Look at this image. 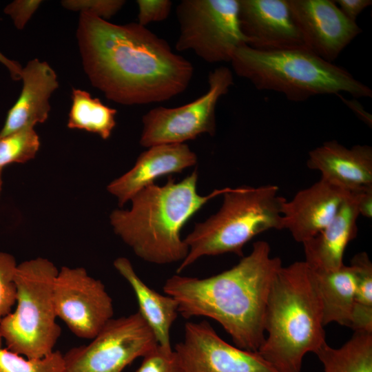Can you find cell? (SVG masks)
<instances>
[{
  "instance_id": "obj_27",
  "label": "cell",
  "mask_w": 372,
  "mask_h": 372,
  "mask_svg": "<svg viewBox=\"0 0 372 372\" xmlns=\"http://www.w3.org/2000/svg\"><path fill=\"white\" fill-rule=\"evenodd\" d=\"M18 264L10 254L0 251V322L17 301L15 273Z\"/></svg>"
},
{
  "instance_id": "obj_20",
  "label": "cell",
  "mask_w": 372,
  "mask_h": 372,
  "mask_svg": "<svg viewBox=\"0 0 372 372\" xmlns=\"http://www.w3.org/2000/svg\"><path fill=\"white\" fill-rule=\"evenodd\" d=\"M113 265L132 289L138 305V311L152 329L158 346L172 349L170 332L179 314L176 300L170 296L159 293L145 284L127 258H117Z\"/></svg>"
},
{
  "instance_id": "obj_32",
  "label": "cell",
  "mask_w": 372,
  "mask_h": 372,
  "mask_svg": "<svg viewBox=\"0 0 372 372\" xmlns=\"http://www.w3.org/2000/svg\"><path fill=\"white\" fill-rule=\"evenodd\" d=\"M342 13L349 20L355 22L358 16L372 4L371 0H336L334 1Z\"/></svg>"
},
{
  "instance_id": "obj_23",
  "label": "cell",
  "mask_w": 372,
  "mask_h": 372,
  "mask_svg": "<svg viewBox=\"0 0 372 372\" xmlns=\"http://www.w3.org/2000/svg\"><path fill=\"white\" fill-rule=\"evenodd\" d=\"M116 110L103 104L98 98L80 89H73L68 127L82 130L110 138L116 126Z\"/></svg>"
},
{
  "instance_id": "obj_13",
  "label": "cell",
  "mask_w": 372,
  "mask_h": 372,
  "mask_svg": "<svg viewBox=\"0 0 372 372\" xmlns=\"http://www.w3.org/2000/svg\"><path fill=\"white\" fill-rule=\"evenodd\" d=\"M305 48L332 62L362 32L334 1L287 0Z\"/></svg>"
},
{
  "instance_id": "obj_4",
  "label": "cell",
  "mask_w": 372,
  "mask_h": 372,
  "mask_svg": "<svg viewBox=\"0 0 372 372\" xmlns=\"http://www.w3.org/2000/svg\"><path fill=\"white\" fill-rule=\"evenodd\" d=\"M322 303L304 261L282 267L267 297L265 340L258 352L278 372H300L304 355L324 343Z\"/></svg>"
},
{
  "instance_id": "obj_34",
  "label": "cell",
  "mask_w": 372,
  "mask_h": 372,
  "mask_svg": "<svg viewBox=\"0 0 372 372\" xmlns=\"http://www.w3.org/2000/svg\"><path fill=\"white\" fill-rule=\"evenodd\" d=\"M343 103L346 104L356 115L357 116L365 123L369 126L371 127L372 118L371 115L368 113L362 105L357 101L355 99H347L338 94Z\"/></svg>"
},
{
  "instance_id": "obj_9",
  "label": "cell",
  "mask_w": 372,
  "mask_h": 372,
  "mask_svg": "<svg viewBox=\"0 0 372 372\" xmlns=\"http://www.w3.org/2000/svg\"><path fill=\"white\" fill-rule=\"evenodd\" d=\"M91 340L63 354L64 372H122L158 345L138 311L112 318Z\"/></svg>"
},
{
  "instance_id": "obj_19",
  "label": "cell",
  "mask_w": 372,
  "mask_h": 372,
  "mask_svg": "<svg viewBox=\"0 0 372 372\" xmlns=\"http://www.w3.org/2000/svg\"><path fill=\"white\" fill-rule=\"evenodd\" d=\"M359 216L357 195L351 191L333 220L315 236L302 243L304 262L311 269L331 271L344 265V251L357 236Z\"/></svg>"
},
{
  "instance_id": "obj_22",
  "label": "cell",
  "mask_w": 372,
  "mask_h": 372,
  "mask_svg": "<svg viewBox=\"0 0 372 372\" xmlns=\"http://www.w3.org/2000/svg\"><path fill=\"white\" fill-rule=\"evenodd\" d=\"M324 372H372V331H354L338 348L324 343L316 353Z\"/></svg>"
},
{
  "instance_id": "obj_29",
  "label": "cell",
  "mask_w": 372,
  "mask_h": 372,
  "mask_svg": "<svg viewBox=\"0 0 372 372\" xmlns=\"http://www.w3.org/2000/svg\"><path fill=\"white\" fill-rule=\"evenodd\" d=\"M136 372H185L180 360L172 349H165L160 346L143 358V361Z\"/></svg>"
},
{
  "instance_id": "obj_15",
  "label": "cell",
  "mask_w": 372,
  "mask_h": 372,
  "mask_svg": "<svg viewBox=\"0 0 372 372\" xmlns=\"http://www.w3.org/2000/svg\"><path fill=\"white\" fill-rule=\"evenodd\" d=\"M351 192L320 178L283 204L285 229L300 243L315 236L334 218Z\"/></svg>"
},
{
  "instance_id": "obj_18",
  "label": "cell",
  "mask_w": 372,
  "mask_h": 372,
  "mask_svg": "<svg viewBox=\"0 0 372 372\" xmlns=\"http://www.w3.org/2000/svg\"><path fill=\"white\" fill-rule=\"evenodd\" d=\"M307 165L350 192L372 185V147L367 145L348 148L337 141H326L309 152Z\"/></svg>"
},
{
  "instance_id": "obj_26",
  "label": "cell",
  "mask_w": 372,
  "mask_h": 372,
  "mask_svg": "<svg viewBox=\"0 0 372 372\" xmlns=\"http://www.w3.org/2000/svg\"><path fill=\"white\" fill-rule=\"evenodd\" d=\"M0 335V372H64L63 354L54 351L40 359H28L2 346Z\"/></svg>"
},
{
  "instance_id": "obj_31",
  "label": "cell",
  "mask_w": 372,
  "mask_h": 372,
  "mask_svg": "<svg viewBox=\"0 0 372 372\" xmlns=\"http://www.w3.org/2000/svg\"><path fill=\"white\" fill-rule=\"evenodd\" d=\"M41 3L40 0H15L8 4L3 12L10 17L18 30H22Z\"/></svg>"
},
{
  "instance_id": "obj_28",
  "label": "cell",
  "mask_w": 372,
  "mask_h": 372,
  "mask_svg": "<svg viewBox=\"0 0 372 372\" xmlns=\"http://www.w3.org/2000/svg\"><path fill=\"white\" fill-rule=\"evenodd\" d=\"M123 0H64L62 6L70 10L87 13L107 21L124 6Z\"/></svg>"
},
{
  "instance_id": "obj_17",
  "label": "cell",
  "mask_w": 372,
  "mask_h": 372,
  "mask_svg": "<svg viewBox=\"0 0 372 372\" xmlns=\"http://www.w3.org/2000/svg\"><path fill=\"white\" fill-rule=\"evenodd\" d=\"M23 87L15 103L8 110L0 136L44 123L50 110L49 99L58 88L54 70L38 59L30 61L22 69Z\"/></svg>"
},
{
  "instance_id": "obj_5",
  "label": "cell",
  "mask_w": 372,
  "mask_h": 372,
  "mask_svg": "<svg viewBox=\"0 0 372 372\" xmlns=\"http://www.w3.org/2000/svg\"><path fill=\"white\" fill-rule=\"evenodd\" d=\"M230 62L234 72L258 90L282 93L291 101L342 92L355 98L372 96L371 89L347 70L304 47L261 50L245 44L235 50Z\"/></svg>"
},
{
  "instance_id": "obj_14",
  "label": "cell",
  "mask_w": 372,
  "mask_h": 372,
  "mask_svg": "<svg viewBox=\"0 0 372 372\" xmlns=\"http://www.w3.org/2000/svg\"><path fill=\"white\" fill-rule=\"evenodd\" d=\"M238 21L247 45L252 48L304 47L287 0H238Z\"/></svg>"
},
{
  "instance_id": "obj_3",
  "label": "cell",
  "mask_w": 372,
  "mask_h": 372,
  "mask_svg": "<svg viewBox=\"0 0 372 372\" xmlns=\"http://www.w3.org/2000/svg\"><path fill=\"white\" fill-rule=\"evenodd\" d=\"M198 178V170L194 169L180 182L169 176L162 186L147 185L132 198L130 209H116L111 213L114 233L145 262H181L189 251L180 238L183 227L209 200L229 188L201 196L197 192Z\"/></svg>"
},
{
  "instance_id": "obj_10",
  "label": "cell",
  "mask_w": 372,
  "mask_h": 372,
  "mask_svg": "<svg viewBox=\"0 0 372 372\" xmlns=\"http://www.w3.org/2000/svg\"><path fill=\"white\" fill-rule=\"evenodd\" d=\"M234 84L229 68L220 66L208 76L207 91L196 100L176 107L158 106L142 118L140 144L145 147L172 143H185L203 134L214 136L216 109L220 97Z\"/></svg>"
},
{
  "instance_id": "obj_2",
  "label": "cell",
  "mask_w": 372,
  "mask_h": 372,
  "mask_svg": "<svg viewBox=\"0 0 372 372\" xmlns=\"http://www.w3.org/2000/svg\"><path fill=\"white\" fill-rule=\"evenodd\" d=\"M282 267L269 243L260 240L233 267L203 278L176 273L166 280L163 290L176 300L183 318L214 320L235 346L255 352L265 340L267 297Z\"/></svg>"
},
{
  "instance_id": "obj_7",
  "label": "cell",
  "mask_w": 372,
  "mask_h": 372,
  "mask_svg": "<svg viewBox=\"0 0 372 372\" xmlns=\"http://www.w3.org/2000/svg\"><path fill=\"white\" fill-rule=\"evenodd\" d=\"M58 271L42 257L17 265V306L0 322V335L9 350L28 359L43 358L54 351L61 332L53 299Z\"/></svg>"
},
{
  "instance_id": "obj_30",
  "label": "cell",
  "mask_w": 372,
  "mask_h": 372,
  "mask_svg": "<svg viewBox=\"0 0 372 372\" xmlns=\"http://www.w3.org/2000/svg\"><path fill=\"white\" fill-rule=\"evenodd\" d=\"M138 20L145 26L152 22L162 21L170 14L172 2L169 0H137Z\"/></svg>"
},
{
  "instance_id": "obj_16",
  "label": "cell",
  "mask_w": 372,
  "mask_h": 372,
  "mask_svg": "<svg viewBox=\"0 0 372 372\" xmlns=\"http://www.w3.org/2000/svg\"><path fill=\"white\" fill-rule=\"evenodd\" d=\"M197 156L185 143L152 146L141 153L134 167L112 180L107 190L114 196L120 207L162 176L182 172L197 163Z\"/></svg>"
},
{
  "instance_id": "obj_24",
  "label": "cell",
  "mask_w": 372,
  "mask_h": 372,
  "mask_svg": "<svg viewBox=\"0 0 372 372\" xmlns=\"http://www.w3.org/2000/svg\"><path fill=\"white\" fill-rule=\"evenodd\" d=\"M349 266L355 277L351 328L372 331V262L369 255L362 251L352 258Z\"/></svg>"
},
{
  "instance_id": "obj_1",
  "label": "cell",
  "mask_w": 372,
  "mask_h": 372,
  "mask_svg": "<svg viewBox=\"0 0 372 372\" xmlns=\"http://www.w3.org/2000/svg\"><path fill=\"white\" fill-rule=\"evenodd\" d=\"M76 38L92 85L117 103L165 101L183 92L192 81V63L138 23L118 25L80 13Z\"/></svg>"
},
{
  "instance_id": "obj_36",
  "label": "cell",
  "mask_w": 372,
  "mask_h": 372,
  "mask_svg": "<svg viewBox=\"0 0 372 372\" xmlns=\"http://www.w3.org/2000/svg\"><path fill=\"white\" fill-rule=\"evenodd\" d=\"M2 184H3V180H2V171L0 170V195H1V189H2Z\"/></svg>"
},
{
  "instance_id": "obj_12",
  "label": "cell",
  "mask_w": 372,
  "mask_h": 372,
  "mask_svg": "<svg viewBox=\"0 0 372 372\" xmlns=\"http://www.w3.org/2000/svg\"><path fill=\"white\" fill-rule=\"evenodd\" d=\"M174 350L185 372H278L258 351L225 341L206 320L186 322Z\"/></svg>"
},
{
  "instance_id": "obj_33",
  "label": "cell",
  "mask_w": 372,
  "mask_h": 372,
  "mask_svg": "<svg viewBox=\"0 0 372 372\" xmlns=\"http://www.w3.org/2000/svg\"><path fill=\"white\" fill-rule=\"evenodd\" d=\"M357 195L360 215L368 218L372 217V185L354 190Z\"/></svg>"
},
{
  "instance_id": "obj_6",
  "label": "cell",
  "mask_w": 372,
  "mask_h": 372,
  "mask_svg": "<svg viewBox=\"0 0 372 372\" xmlns=\"http://www.w3.org/2000/svg\"><path fill=\"white\" fill-rule=\"evenodd\" d=\"M219 210L183 239L189 251L176 273L206 256L232 253L243 256L245 245L258 234L285 229L282 210L286 199L274 185L230 188L223 194Z\"/></svg>"
},
{
  "instance_id": "obj_35",
  "label": "cell",
  "mask_w": 372,
  "mask_h": 372,
  "mask_svg": "<svg viewBox=\"0 0 372 372\" xmlns=\"http://www.w3.org/2000/svg\"><path fill=\"white\" fill-rule=\"evenodd\" d=\"M0 63L8 70L14 81L21 80L23 68L19 63L8 59L1 52H0Z\"/></svg>"
},
{
  "instance_id": "obj_8",
  "label": "cell",
  "mask_w": 372,
  "mask_h": 372,
  "mask_svg": "<svg viewBox=\"0 0 372 372\" xmlns=\"http://www.w3.org/2000/svg\"><path fill=\"white\" fill-rule=\"evenodd\" d=\"M176 48L192 50L205 61L230 62L247 43L238 21V0H182L176 7Z\"/></svg>"
},
{
  "instance_id": "obj_21",
  "label": "cell",
  "mask_w": 372,
  "mask_h": 372,
  "mask_svg": "<svg viewBox=\"0 0 372 372\" xmlns=\"http://www.w3.org/2000/svg\"><path fill=\"white\" fill-rule=\"evenodd\" d=\"M311 271L322 303L324 325L335 322L351 328L355 293L351 267L343 265L335 270Z\"/></svg>"
},
{
  "instance_id": "obj_25",
  "label": "cell",
  "mask_w": 372,
  "mask_h": 372,
  "mask_svg": "<svg viewBox=\"0 0 372 372\" xmlns=\"http://www.w3.org/2000/svg\"><path fill=\"white\" fill-rule=\"evenodd\" d=\"M39 147V137L34 128L0 136V170L8 165L25 163L33 159Z\"/></svg>"
},
{
  "instance_id": "obj_11",
  "label": "cell",
  "mask_w": 372,
  "mask_h": 372,
  "mask_svg": "<svg viewBox=\"0 0 372 372\" xmlns=\"http://www.w3.org/2000/svg\"><path fill=\"white\" fill-rule=\"evenodd\" d=\"M53 299L57 318L80 338L92 340L113 318L112 299L104 284L83 267L59 269Z\"/></svg>"
}]
</instances>
